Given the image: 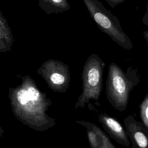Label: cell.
<instances>
[{
  "instance_id": "obj_5",
  "label": "cell",
  "mask_w": 148,
  "mask_h": 148,
  "mask_svg": "<svg viewBox=\"0 0 148 148\" xmlns=\"http://www.w3.org/2000/svg\"><path fill=\"white\" fill-rule=\"evenodd\" d=\"M99 120L111 138L123 146H130V140L126 130L116 119L108 114H102Z\"/></svg>"
},
{
  "instance_id": "obj_16",
  "label": "cell",
  "mask_w": 148,
  "mask_h": 148,
  "mask_svg": "<svg viewBox=\"0 0 148 148\" xmlns=\"http://www.w3.org/2000/svg\"><path fill=\"white\" fill-rule=\"evenodd\" d=\"M104 148H116V147L112 144V145H109V146H106V147H104Z\"/></svg>"
},
{
  "instance_id": "obj_2",
  "label": "cell",
  "mask_w": 148,
  "mask_h": 148,
  "mask_svg": "<svg viewBox=\"0 0 148 148\" xmlns=\"http://www.w3.org/2000/svg\"><path fill=\"white\" fill-rule=\"evenodd\" d=\"M87 10L99 29L124 49L132 47L130 37L123 30L119 18L98 0H83Z\"/></svg>"
},
{
  "instance_id": "obj_6",
  "label": "cell",
  "mask_w": 148,
  "mask_h": 148,
  "mask_svg": "<svg viewBox=\"0 0 148 148\" xmlns=\"http://www.w3.org/2000/svg\"><path fill=\"white\" fill-rule=\"evenodd\" d=\"M38 5L46 14H58L68 11L71 6L68 0H38Z\"/></svg>"
},
{
  "instance_id": "obj_8",
  "label": "cell",
  "mask_w": 148,
  "mask_h": 148,
  "mask_svg": "<svg viewBox=\"0 0 148 148\" xmlns=\"http://www.w3.org/2000/svg\"><path fill=\"white\" fill-rule=\"evenodd\" d=\"M88 137L92 148H104L113 144L109 138L95 126L88 132Z\"/></svg>"
},
{
  "instance_id": "obj_1",
  "label": "cell",
  "mask_w": 148,
  "mask_h": 148,
  "mask_svg": "<svg viewBox=\"0 0 148 148\" xmlns=\"http://www.w3.org/2000/svg\"><path fill=\"white\" fill-rule=\"evenodd\" d=\"M140 79L137 69L132 66L124 71L114 62L109 64L106 94L108 100L114 109L124 111L127 109L130 93L138 84Z\"/></svg>"
},
{
  "instance_id": "obj_7",
  "label": "cell",
  "mask_w": 148,
  "mask_h": 148,
  "mask_svg": "<svg viewBox=\"0 0 148 148\" xmlns=\"http://www.w3.org/2000/svg\"><path fill=\"white\" fill-rule=\"evenodd\" d=\"M13 36L7 20L0 11V51L10 50Z\"/></svg>"
},
{
  "instance_id": "obj_14",
  "label": "cell",
  "mask_w": 148,
  "mask_h": 148,
  "mask_svg": "<svg viewBox=\"0 0 148 148\" xmlns=\"http://www.w3.org/2000/svg\"><path fill=\"white\" fill-rule=\"evenodd\" d=\"M142 23L148 26V0L147 1V5H146V12L142 18Z\"/></svg>"
},
{
  "instance_id": "obj_10",
  "label": "cell",
  "mask_w": 148,
  "mask_h": 148,
  "mask_svg": "<svg viewBox=\"0 0 148 148\" xmlns=\"http://www.w3.org/2000/svg\"><path fill=\"white\" fill-rule=\"evenodd\" d=\"M17 97L19 102L23 105H26L30 101L27 90L24 89L20 90L17 92Z\"/></svg>"
},
{
  "instance_id": "obj_9",
  "label": "cell",
  "mask_w": 148,
  "mask_h": 148,
  "mask_svg": "<svg viewBox=\"0 0 148 148\" xmlns=\"http://www.w3.org/2000/svg\"><path fill=\"white\" fill-rule=\"evenodd\" d=\"M140 117L142 123L148 129V94L144 97L142 101L139 105Z\"/></svg>"
},
{
  "instance_id": "obj_12",
  "label": "cell",
  "mask_w": 148,
  "mask_h": 148,
  "mask_svg": "<svg viewBox=\"0 0 148 148\" xmlns=\"http://www.w3.org/2000/svg\"><path fill=\"white\" fill-rule=\"evenodd\" d=\"M51 81L56 84H61L64 82V77L58 73H53L51 77H50Z\"/></svg>"
},
{
  "instance_id": "obj_15",
  "label": "cell",
  "mask_w": 148,
  "mask_h": 148,
  "mask_svg": "<svg viewBox=\"0 0 148 148\" xmlns=\"http://www.w3.org/2000/svg\"><path fill=\"white\" fill-rule=\"evenodd\" d=\"M144 39L146 40L147 43V46L148 47V31H144L142 32Z\"/></svg>"
},
{
  "instance_id": "obj_13",
  "label": "cell",
  "mask_w": 148,
  "mask_h": 148,
  "mask_svg": "<svg viewBox=\"0 0 148 148\" xmlns=\"http://www.w3.org/2000/svg\"><path fill=\"white\" fill-rule=\"evenodd\" d=\"M108 5L111 6L112 8H114L116 6L123 3L125 0H105Z\"/></svg>"
},
{
  "instance_id": "obj_4",
  "label": "cell",
  "mask_w": 148,
  "mask_h": 148,
  "mask_svg": "<svg viewBox=\"0 0 148 148\" xmlns=\"http://www.w3.org/2000/svg\"><path fill=\"white\" fill-rule=\"evenodd\" d=\"M124 123L132 143L131 148H148V129L132 115L125 118Z\"/></svg>"
},
{
  "instance_id": "obj_3",
  "label": "cell",
  "mask_w": 148,
  "mask_h": 148,
  "mask_svg": "<svg viewBox=\"0 0 148 148\" xmlns=\"http://www.w3.org/2000/svg\"><path fill=\"white\" fill-rule=\"evenodd\" d=\"M104 62L97 54H92L87 62L86 81L90 89V97L98 99L102 88Z\"/></svg>"
},
{
  "instance_id": "obj_11",
  "label": "cell",
  "mask_w": 148,
  "mask_h": 148,
  "mask_svg": "<svg viewBox=\"0 0 148 148\" xmlns=\"http://www.w3.org/2000/svg\"><path fill=\"white\" fill-rule=\"evenodd\" d=\"M27 92L30 99V101H37L39 98V91L35 88L34 87L30 86L28 88Z\"/></svg>"
}]
</instances>
